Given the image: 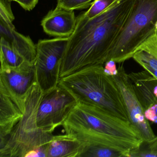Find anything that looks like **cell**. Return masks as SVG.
<instances>
[{
  "mask_svg": "<svg viewBox=\"0 0 157 157\" xmlns=\"http://www.w3.org/2000/svg\"><path fill=\"white\" fill-rule=\"evenodd\" d=\"M134 0H117L97 16L77 17L61 60L59 79L94 65H104L132 10Z\"/></svg>",
  "mask_w": 157,
  "mask_h": 157,
  "instance_id": "1",
  "label": "cell"
},
{
  "mask_svg": "<svg viewBox=\"0 0 157 157\" xmlns=\"http://www.w3.org/2000/svg\"><path fill=\"white\" fill-rule=\"evenodd\" d=\"M65 134L85 147L102 146L129 153L143 140L129 121L91 104L78 102L62 124Z\"/></svg>",
  "mask_w": 157,
  "mask_h": 157,
  "instance_id": "2",
  "label": "cell"
},
{
  "mask_svg": "<svg viewBox=\"0 0 157 157\" xmlns=\"http://www.w3.org/2000/svg\"><path fill=\"white\" fill-rule=\"evenodd\" d=\"M58 85L70 92L77 102L100 106L129 122L121 91L112 77L105 72L103 65L87 67L61 78Z\"/></svg>",
  "mask_w": 157,
  "mask_h": 157,
  "instance_id": "3",
  "label": "cell"
},
{
  "mask_svg": "<svg viewBox=\"0 0 157 157\" xmlns=\"http://www.w3.org/2000/svg\"><path fill=\"white\" fill-rule=\"evenodd\" d=\"M43 95L38 82H35L27 93L23 115L11 133L0 140V157H27L53 139V134L43 131L37 125V111Z\"/></svg>",
  "mask_w": 157,
  "mask_h": 157,
  "instance_id": "4",
  "label": "cell"
},
{
  "mask_svg": "<svg viewBox=\"0 0 157 157\" xmlns=\"http://www.w3.org/2000/svg\"><path fill=\"white\" fill-rule=\"evenodd\" d=\"M157 25V0H134L132 10L107 61L121 64L132 58L138 48L155 33Z\"/></svg>",
  "mask_w": 157,
  "mask_h": 157,
  "instance_id": "5",
  "label": "cell"
},
{
  "mask_svg": "<svg viewBox=\"0 0 157 157\" xmlns=\"http://www.w3.org/2000/svg\"><path fill=\"white\" fill-rule=\"evenodd\" d=\"M68 39L69 37L43 39L36 45V79L44 94L58 85L60 64Z\"/></svg>",
  "mask_w": 157,
  "mask_h": 157,
  "instance_id": "6",
  "label": "cell"
},
{
  "mask_svg": "<svg viewBox=\"0 0 157 157\" xmlns=\"http://www.w3.org/2000/svg\"><path fill=\"white\" fill-rule=\"evenodd\" d=\"M77 103L70 92L59 85L44 94L37 111L38 126L53 134L57 128L62 125Z\"/></svg>",
  "mask_w": 157,
  "mask_h": 157,
  "instance_id": "7",
  "label": "cell"
},
{
  "mask_svg": "<svg viewBox=\"0 0 157 157\" xmlns=\"http://www.w3.org/2000/svg\"><path fill=\"white\" fill-rule=\"evenodd\" d=\"M118 72L111 76L122 94L129 122L141 136L143 143H150L156 137L149 122L144 114V110L137 98L133 84L123 64L117 67Z\"/></svg>",
  "mask_w": 157,
  "mask_h": 157,
  "instance_id": "8",
  "label": "cell"
},
{
  "mask_svg": "<svg viewBox=\"0 0 157 157\" xmlns=\"http://www.w3.org/2000/svg\"><path fill=\"white\" fill-rule=\"evenodd\" d=\"M26 95L17 94L0 80V140L11 133L23 115Z\"/></svg>",
  "mask_w": 157,
  "mask_h": 157,
  "instance_id": "9",
  "label": "cell"
},
{
  "mask_svg": "<svg viewBox=\"0 0 157 157\" xmlns=\"http://www.w3.org/2000/svg\"><path fill=\"white\" fill-rule=\"evenodd\" d=\"M77 17L74 11L56 6L50 10L41 22L44 32L51 36L69 37L74 32Z\"/></svg>",
  "mask_w": 157,
  "mask_h": 157,
  "instance_id": "10",
  "label": "cell"
},
{
  "mask_svg": "<svg viewBox=\"0 0 157 157\" xmlns=\"http://www.w3.org/2000/svg\"><path fill=\"white\" fill-rule=\"evenodd\" d=\"M0 80L17 94L25 96L31 86L36 81L34 65L0 68Z\"/></svg>",
  "mask_w": 157,
  "mask_h": 157,
  "instance_id": "11",
  "label": "cell"
},
{
  "mask_svg": "<svg viewBox=\"0 0 157 157\" xmlns=\"http://www.w3.org/2000/svg\"><path fill=\"white\" fill-rule=\"evenodd\" d=\"M137 98L144 111L157 102V79L147 71L128 73Z\"/></svg>",
  "mask_w": 157,
  "mask_h": 157,
  "instance_id": "12",
  "label": "cell"
},
{
  "mask_svg": "<svg viewBox=\"0 0 157 157\" xmlns=\"http://www.w3.org/2000/svg\"><path fill=\"white\" fill-rule=\"evenodd\" d=\"M1 36L7 39L13 48L27 63L34 64L36 57V45L29 36H26L0 21Z\"/></svg>",
  "mask_w": 157,
  "mask_h": 157,
  "instance_id": "13",
  "label": "cell"
},
{
  "mask_svg": "<svg viewBox=\"0 0 157 157\" xmlns=\"http://www.w3.org/2000/svg\"><path fill=\"white\" fill-rule=\"evenodd\" d=\"M84 149L73 136L56 135L47 146V157H81Z\"/></svg>",
  "mask_w": 157,
  "mask_h": 157,
  "instance_id": "14",
  "label": "cell"
},
{
  "mask_svg": "<svg viewBox=\"0 0 157 157\" xmlns=\"http://www.w3.org/2000/svg\"><path fill=\"white\" fill-rule=\"evenodd\" d=\"M132 58L138 64L144 63L157 70V31L140 45Z\"/></svg>",
  "mask_w": 157,
  "mask_h": 157,
  "instance_id": "15",
  "label": "cell"
},
{
  "mask_svg": "<svg viewBox=\"0 0 157 157\" xmlns=\"http://www.w3.org/2000/svg\"><path fill=\"white\" fill-rule=\"evenodd\" d=\"M129 157V153L110 147L92 146L86 147L81 157Z\"/></svg>",
  "mask_w": 157,
  "mask_h": 157,
  "instance_id": "16",
  "label": "cell"
},
{
  "mask_svg": "<svg viewBox=\"0 0 157 157\" xmlns=\"http://www.w3.org/2000/svg\"><path fill=\"white\" fill-rule=\"evenodd\" d=\"M117 0H94L91 5L86 12L84 13L85 16L88 19H92L109 8Z\"/></svg>",
  "mask_w": 157,
  "mask_h": 157,
  "instance_id": "17",
  "label": "cell"
},
{
  "mask_svg": "<svg viewBox=\"0 0 157 157\" xmlns=\"http://www.w3.org/2000/svg\"><path fill=\"white\" fill-rule=\"evenodd\" d=\"M15 19L12 10L11 2L0 0V21L11 28L15 29L13 22Z\"/></svg>",
  "mask_w": 157,
  "mask_h": 157,
  "instance_id": "18",
  "label": "cell"
},
{
  "mask_svg": "<svg viewBox=\"0 0 157 157\" xmlns=\"http://www.w3.org/2000/svg\"><path fill=\"white\" fill-rule=\"evenodd\" d=\"M92 0H58L57 7L68 10H83L90 8Z\"/></svg>",
  "mask_w": 157,
  "mask_h": 157,
  "instance_id": "19",
  "label": "cell"
},
{
  "mask_svg": "<svg viewBox=\"0 0 157 157\" xmlns=\"http://www.w3.org/2000/svg\"><path fill=\"white\" fill-rule=\"evenodd\" d=\"M147 149L142 150L140 151L141 157H157V136L150 143L147 144Z\"/></svg>",
  "mask_w": 157,
  "mask_h": 157,
  "instance_id": "20",
  "label": "cell"
},
{
  "mask_svg": "<svg viewBox=\"0 0 157 157\" xmlns=\"http://www.w3.org/2000/svg\"><path fill=\"white\" fill-rule=\"evenodd\" d=\"M145 117L149 122L157 124V102L144 111Z\"/></svg>",
  "mask_w": 157,
  "mask_h": 157,
  "instance_id": "21",
  "label": "cell"
},
{
  "mask_svg": "<svg viewBox=\"0 0 157 157\" xmlns=\"http://www.w3.org/2000/svg\"><path fill=\"white\" fill-rule=\"evenodd\" d=\"M103 66L105 72L109 76H115L118 72V69L117 67L116 63L113 60H108L105 63Z\"/></svg>",
  "mask_w": 157,
  "mask_h": 157,
  "instance_id": "22",
  "label": "cell"
},
{
  "mask_svg": "<svg viewBox=\"0 0 157 157\" xmlns=\"http://www.w3.org/2000/svg\"><path fill=\"white\" fill-rule=\"evenodd\" d=\"M39 0H17L20 6L28 11L32 10L36 6Z\"/></svg>",
  "mask_w": 157,
  "mask_h": 157,
  "instance_id": "23",
  "label": "cell"
},
{
  "mask_svg": "<svg viewBox=\"0 0 157 157\" xmlns=\"http://www.w3.org/2000/svg\"><path fill=\"white\" fill-rule=\"evenodd\" d=\"M139 64L141 67H142L145 70L147 71L148 72H149L151 75H152L153 77H155L157 79V70L150 67L149 66L146 65V64H144V63H140Z\"/></svg>",
  "mask_w": 157,
  "mask_h": 157,
  "instance_id": "24",
  "label": "cell"
},
{
  "mask_svg": "<svg viewBox=\"0 0 157 157\" xmlns=\"http://www.w3.org/2000/svg\"><path fill=\"white\" fill-rule=\"evenodd\" d=\"M9 1L11 2H17V0H8Z\"/></svg>",
  "mask_w": 157,
  "mask_h": 157,
  "instance_id": "25",
  "label": "cell"
},
{
  "mask_svg": "<svg viewBox=\"0 0 157 157\" xmlns=\"http://www.w3.org/2000/svg\"><path fill=\"white\" fill-rule=\"evenodd\" d=\"M156 30H157V27H156Z\"/></svg>",
  "mask_w": 157,
  "mask_h": 157,
  "instance_id": "26",
  "label": "cell"
},
{
  "mask_svg": "<svg viewBox=\"0 0 157 157\" xmlns=\"http://www.w3.org/2000/svg\"><path fill=\"white\" fill-rule=\"evenodd\" d=\"M92 1H94V0H92Z\"/></svg>",
  "mask_w": 157,
  "mask_h": 157,
  "instance_id": "27",
  "label": "cell"
}]
</instances>
